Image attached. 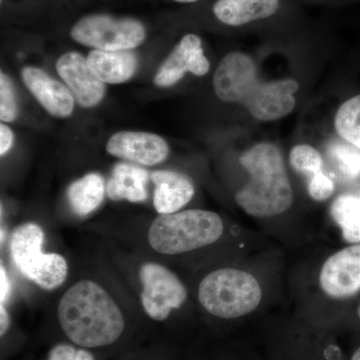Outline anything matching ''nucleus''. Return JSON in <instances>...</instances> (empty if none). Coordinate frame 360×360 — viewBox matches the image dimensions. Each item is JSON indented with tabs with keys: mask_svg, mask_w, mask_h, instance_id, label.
Listing matches in <instances>:
<instances>
[{
	"mask_svg": "<svg viewBox=\"0 0 360 360\" xmlns=\"http://www.w3.org/2000/svg\"><path fill=\"white\" fill-rule=\"evenodd\" d=\"M213 89L225 103H239L262 122H274L295 110V94L300 84L295 79L260 82L257 63L248 54L231 52L220 61Z\"/></svg>",
	"mask_w": 360,
	"mask_h": 360,
	"instance_id": "nucleus-1",
	"label": "nucleus"
},
{
	"mask_svg": "<svg viewBox=\"0 0 360 360\" xmlns=\"http://www.w3.org/2000/svg\"><path fill=\"white\" fill-rule=\"evenodd\" d=\"M59 324L75 345L99 347L112 345L124 330L122 310L99 284L78 281L66 291L58 309Z\"/></svg>",
	"mask_w": 360,
	"mask_h": 360,
	"instance_id": "nucleus-2",
	"label": "nucleus"
},
{
	"mask_svg": "<svg viewBox=\"0 0 360 360\" xmlns=\"http://www.w3.org/2000/svg\"><path fill=\"white\" fill-rule=\"evenodd\" d=\"M250 175V181L236 193L238 205L251 217H271L285 212L293 202V193L281 151L267 142L255 144L239 158Z\"/></svg>",
	"mask_w": 360,
	"mask_h": 360,
	"instance_id": "nucleus-3",
	"label": "nucleus"
},
{
	"mask_svg": "<svg viewBox=\"0 0 360 360\" xmlns=\"http://www.w3.org/2000/svg\"><path fill=\"white\" fill-rule=\"evenodd\" d=\"M224 222L217 213L188 210L160 214L149 227L148 243L161 255H175L219 240Z\"/></svg>",
	"mask_w": 360,
	"mask_h": 360,
	"instance_id": "nucleus-4",
	"label": "nucleus"
},
{
	"mask_svg": "<svg viewBox=\"0 0 360 360\" xmlns=\"http://www.w3.org/2000/svg\"><path fill=\"white\" fill-rule=\"evenodd\" d=\"M262 291L255 276L243 270H215L201 281L200 304L210 314L232 319L255 311L262 302Z\"/></svg>",
	"mask_w": 360,
	"mask_h": 360,
	"instance_id": "nucleus-5",
	"label": "nucleus"
},
{
	"mask_svg": "<svg viewBox=\"0 0 360 360\" xmlns=\"http://www.w3.org/2000/svg\"><path fill=\"white\" fill-rule=\"evenodd\" d=\"M44 233L35 224H25L13 231L11 255L23 276L44 290H51L65 283L68 264L56 253H42Z\"/></svg>",
	"mask_w": 360,
	"mask_h": 360,
	"instance_id": "nucleus-6",
	"label": "nucleus"
},
{
	"mask_svg": "<svg viewBox=\"0 0 360 360\" xmlns=\"http://www.w3.org/2000/svg\"><path fill=\"white\" fill-rule=\"evenodd\" d=\"M70 37L78 44L98 51H131L143 44L146 30L134 18L89 14L73 25Z\"/></svg>",
	"mask_w": 360,
	"mask_h": 360,
	"instance_id": "nucleus-7",
	"label": "nucleus"
},
{
	"mask_svg": "<svg viewBox=\"0 0 360 360\" xmlns=\"http://www.w3.org/2000/svg\"><path fill=\"white\" fill-rule=\"evenodd\" d=\"M139 277L143 286L142 307L155 321H165L172 309H179L186 302V288L167 267L149 262L142 265Z\"/></svg>",
	"mask_w": 360,
	"mask_h": 360,
	"instance_id": "nucleus-8",
	"label": "nucleus"
},
{
	"mask_svg": "<svg viewBox=\"0 0 360 360\" xmlns=\"http://www.w3.org/2000/svg\"><path fill=\"white\" fill-rule=\"evenodd\" d=\"M322 290L333 298H347L360 290V245L348 246L324 262L319 276Z\"/></svg>",
	"mask_w": 360,
	"mask_h": 360,
	"instance_id": "nucleus-9",
	"label": "nucleus"
},
{
	"mask_svg": "<svg viewBox=\"0 0 360 360\" xmlns=\"http://www.w3.org/2000/svg\"><path fill=\"white\" fill-rule=\"evenodd\" d=\"M210 68V61L203 53L200 37L189 33L182 37L160 66L155 77V84L158 87H169L181 80L186 72L202 77Z\"/></svg>",
	"mask_w": 360,
	"mask_h": 360,
	"instance_id": "nucleus-10",
	"label": "nucleus"
},
{
	"mask_svg": "<svg viewBox=\"0 0 360 360\" xmlns=\"http://www.w3.org/2000/svg\"><path fill=\"white\" fill-rule=\"evenodd\" d=\"M110 155L146 167H153L167 160L169 148L158 134L148 132L122 131L113 134L106 144Z\"/></svg>",
	"mask_w": 360,
	"mask_h": 360,
	"instance_id": "nucleus-11",
	"label": "nucleus"
},
{
	"mask_svg": "<svg viewBox=\"0 0 360 360\" xmlns=\"http://www.w3.org/2000/svg\"><path fill=\"white\" fill-rule=\"evenodd\" d=\"M56 70L80 105L92 108L103 101L105 85L92 72L82 54H63L56 63Z\"/></svg>",
	"mask_w": 360,
	"mask_h": 360,
	"instance_id": "nucleus-12",
	"label": "nucleus"
},
{
	"mask_svg": "<svg viewBox=\"0 0 360 360\" xmlns=\"http://www.w3.org/2000/svg\"><path fill=\"white\" fill-rule=\"evenodd\" d=\"M21 77L27 89L51 115L68 117L72 113L75 98L65 85L39 68H25Z\"/></svg>",
	"mask_w": 360,
	"mask_h": 360,
	"instance_id": "nucleus-13",
	"label": "nucleus"
},
{
	"mask_svg": "<svg viewBox=\"0 0 360 360\" xmlns=\"http://www.w3.org/2000/svg\"><path fill=\"white\" fill-rule=\"evenodd\" d=\"M155 186L153 205L160 214L179 212L194 195V186L186 175L169 170H158L151 174Z\"/></svg>",
	"mask_w": 360,
	"mask_h": 360,
	"instance_id": "nucleus-14",
	"label": "nucleus"
},
{
	"mask_svg": "<svg viewBox=\"0 0 360 360\" xmlns=\"http://www.w3.org/2000/svg\"><path fill=\"white\" fill-rule=\"evenodd\" d=\"M90 70L104 84L129 82L137 68V58L130 51H105L94 49L86 58Z\"/></svg>",
	"mask_w": 360,
	"mask_h": 360,
	"instance_id": "nucleus-15",
	"label": "nucleus"
},
{
	"mask_svg": "<svg viewBox=\"0 0 360 360\" xmlns=\"http://www.w3.org/2000/svg\"><path fill=\"white\" fill-rule=\"evenodd\" d=\"M148 172L144 168L129 163H117L106 184V193L111 200L143 202L148 198Z\"/></svg>",
	"mask_w": 360,
	"mask_h": 360,
	"instance_id": "nucleus-16",
	"label": "nucleus"
},
{
	"mask_svg": "<svg viewBox=\"0 0 360 360\" xmlns=\"http://www.w3.org/2000/svg\"><path fill=\"white\" fill-rule=\"evenodd\" d=\"M278 6L279 0H217L213 13L225 25L239 26L269 18Z\"/></svg>",
	"mask_w": 360,
	"mask_h": 360,
	"instance_id": "nucleus-17",
	"label": "nucleus"
},
{
	"mask_svg": "<svg viewBox=\"0 0 360 360\" xmlns=\"http://www.w3.org/2000/svg\"><path fill=\"white\" fill-rule=\"evenodd\" d=\"M106 186L103 177L89 174L73 182L68 191V202L79 217H86L103 202Z\"/></svg>",
	"mask_w": 360,
	"mask_h": 360,
	"instance_id": "nucleus-18",
	"label": "nucleus"
},
{
	"mask_svg": "<svg viewBox=\"0 0 360 360\" xmlns=\"http://www.w3.org/2000/svg\"><path fill=\"white\" fill-rule=\"evenodd\" d=\"M331 217L342 232V238L350 243H360V196L342 194L330 208Z\"/></svg>",
	"mask_w": 360,
	"mask_h": 360,
	"instance_id": "nucleus-19",
	"label": "nucleus"
},
{
	"mask_svg": "<svg viewBox=\"0 0 360 360\" xmlns=\"http://www.w3.org/2000/svg\"><path fill=\"white\" fill-rule=\"evenodd\" d=\"M335 127L341 139L360 149V96L341 104L336 112Z\"/></svg>",
	"mask_w": 360,
	"mask_h": 360,
	"instance_id": "nucleus-20",
	"label": "nucleus"
},
{
	"mask_svg": "<svg viewBox=\"0 0 360 360\" xmlns=\"http://www.w3.org/2000/svg\"><path fill=\"white\" fill-rule=\"evenodd\" d=\"M328 153L343 176L350 179L360 177V149L348 142L336 141L329 146Z\"/></svg>",
	"mask_w": 360,
	"mask_h": 360,
	"instance_id": "nucleus-21",
	"label": "nucleus"
},
{
	"mask_svg": "<svg viewBox=\"0 0 360 360\" xmlns=\"http://www.w3.org/2000/svg\"><path fill=\"white\" fill-rule=\"evenodd\" d=\"M290 161L296 172L307 175H314L322 172L323 160L321 153L307 144L296 146L291 149Z\"/></svg>",
	"mask_w": 360,
	"mask_h": 360,
	"instance_id": "nucleus-22",
	"label": "nucleus"
},
{
	"mask_svg": "<svg viewBox=\"0 0 360 360\" xmlns=\"http://www.w3.org/2000/svg\"><path fill=\"white\" fill-rule=\"evenodd\" d=\"M18 115V103H16L13 82L6 73L1 72L0 75V120L2 122H11L15 120Z\"/></svg>",
	"mask_w": 360,
	"mask_h": 360,
	"instance_id": "nucleus-23",
	"label": "nucleus"
},
{
	"mask_svg": "<svg viewBox=\"0 0 360 360\" xmlns=\"http://www.w3.org/2000/svg\"><path fill=\"white\" fill-rule=\"evenodd\" d=\"M335 191V184L323 172L312 175L309 184V193L312 200L323 201L328 200Z\"/></svg>",
	"mask_w": 360,
	"mask_h": 360,
	"instance_id": "nucleus-24",
	"label": "nucleus"
},
{
	"mask_svg": "<svg viewBox=\"0 0 360 360\" xmlns=\"http://www.w3.org/2000/svg\"><path fill=\"white\" fill-rule=\"evenodd\" d=\"M77 350L70 345H56L52 348L49 360H77Z\"/></svg>",
	"mask_w": 360,
	"mask_h": 360,
	"instance_id": "nucleus-25",
	"label": "nucleus"
},
{
	"mask_svg": "<svg viewBox=\"0 0 360 360\" xmlns=\"http://www.w3.org/2000/svg\"><path fill=\"white\" fill-rule=\"evenodd\" d=\"M13 134L6 125H0V155H4L8 153L13 146Z\"/></svg>",
	"mask_w": 360,
	"mask_h": 360,
	"instance_id": "nucleus-26",
	"label": "nucleus"
},
{
	"mask_svg": "<svg viewBox=\"0 0 360 360\" xmlns=\"http://www.w3.org/2000/svg\"><path fill=\"white\" fill-rule=\"evenodd\" d=\"M9 291H11V283H9L4 265H1L0 266V302L1 304H4V302H6Z\"/></svg>",
	"mask_w": 360,
	"mask_h": 360,
	"instance_id": "nucleus-27",
	"label": "nucleus"
},
{
	"mask_svg": "<svg viewBox=\"0 0 360 360\" xmlns=\"http://www.w3.org/2000/svg\"><path fill=\"white\" fill-rule=\"evenodd\" d=\"M11 326V319L9 315L7 314L4 304H0V335L4 336L6 335L7 329Z\"/></svg>",
	"mask_w": 360,
	"mask_h": 360,
	"instance_id": "nucleus-28",
	"label": "nucleus"
},
{
	"mask_svg": "<svg viewBox=\"0 0 360 360\" xmlns=\"http://www.w3.org/2000/svg\"><path fill=\"white\" fill-rule=\"evenodd\" d=\"M77 360H94V359L86 350L79 349L77 352Z\"/></svg>",
	"mask_w": 360,
	"mask_h": 360,
	"instance_id": "nucleus-29",
	"label": "nucleus"
},
{
	"mask_svg": "<svg viewBox=\"0 0 360 360\" xmlns=\"http://www.w3.org/2000/svg\"><path fill=\"white\" fill-rule=\"evenodd\" d=\"M352 360H360V347L356 352H354V356H352Z\"/></svg>",
	"mask_w": 360,
	"mask_h": 360,
	"instance_id": "nucleus-30",
	"label": "nucleus"
},
{
	"mask_svg": "<svg viewBox=\"0 0 360 360\" xmlns=\"http://www.w3.org/2000/svg\"><path fill=\"white\" fill-rule=\"evenodd\" d=\"M179 4H193V2L198 1V0H174Z\"/></svg>",
	"mask_w": 360,
	"mask_h": 360,
	"instance_id": "nucleus-31",
	"label": "nucleus"
},
{
	"mask_svg": "<svg viewBox=\"0 0 360 360\" xmlns=\"http://www.w3.org/2000/svg\"><path fill=\"white\" fill-rule=\"evenodd\" d=\"M359 319H360V307H359Z\"/></svg>",
	"mask_w": 360,
	"mask_h": 360,
	"instance_id": "nucleus-32",
	"label": "nucleus"
}]
</instances>
